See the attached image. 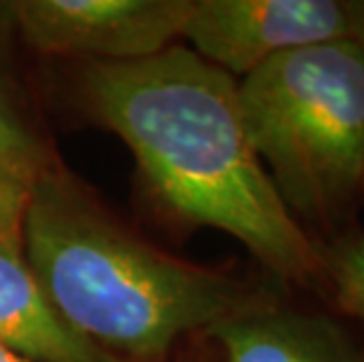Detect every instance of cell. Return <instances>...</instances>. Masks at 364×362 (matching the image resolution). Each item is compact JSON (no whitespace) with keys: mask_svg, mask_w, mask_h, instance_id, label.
I'll use <instances>...</instances> for the list:
<instances>
[{"mask_svg":"<svg viewBox=\"0 0 364 362\" xmlns=\"http://www.w3.org/2000/svg\"><path fill=\"white\" fill-rule=\"evenodd\" d=\"M0 362H28V360H24L21 356H17V353H12L0 346Z\"/></svg>","mask_w":364,"mask_h":362,"instance_id":"cell-12","label":"cell"},{"mask_svg":"<svg viewBox=\"0 0 364 362\" xmlns=\"http://www.w3.org/2000/svg\"><path fill=\"white\" fill-rule=\"evenodd\" d=\"M0 346L28 362H125L68 325L31 268L24 238H0Z\"/></svg>","mask_w":364,"mask_h":362,"instance_id":"cell-7","label":"cell"},{"mask_svg":"<svg viewBox=\"0 0 364 362\" xmlns=\"http://www.w3.org/2000/svg\"><path fill=\"white\" fill-rule=\"evenodd\" d=\"M247 137L294 219L341 233L364 179V52L311 45L237 80Z\"/></svg>","mask_w":364,"mask_h":362,"instance_id":"cell-3","label":"cell"},{"mask_svg":"<svg viewBox=\"0 0 364 362\" xmlns=\"http://www.w3.org/2000/svg\"><path fill=\"white\" fill-rule=\"evenodd\" d=\"M191 50L233 78L311 45L348 41V0H193L183 33Z\"/></svg>","mask_w":364,"mask_h":362,"instance_id":"cell-5","label":"cell"},{"mask_svg":"<svg viewBox=\"0 0 364 362\" xmlns=\"http://www.w3.org/2000/svg\"><path fill=\"white\" fill-rule=\"evenodd\" d=\"M33 181L28 174L0 163V238L21 235Z\"/></svg>","mask_w":364,"mask_h":362,"instance_id":"cell-10","label":"cell"},{"mask_svg":"<svg viewBox=\"0 0 364 362\" xmlns=\"http://www.w3.org/2000/svg\"><path fill=\"white\" fill-rule=\"evenodd\" d=\"M191 7L193 0H19L10 14L38 52L120 64L176 45Z\"/></svg>","mask_w":364,"mask_h":362,"instance_id":"cell-4","label":"cell"},{"mask_svg":"<svg viewBox=\"0 0 364 362\" xmlns=\"http://www.w3.org/2000/svg\"><path fill=\"white\" fill-rule=\"evenodd\" d=\"M21 238L61 318L125 362L165 360L254 297L245 282L129 233L59 163L36 176Z\"/></svg>","mask_w":364,"mask_h":362,"instance_id":"cell-2","label":"cell"},{"mask_svg":"<svg viewBox=\"0 0 364 362\" xmlns=\"http://www.w3.org/2000/svg\"><path fill=\"white\" fill-rule=\"evenodd\" d=\"M350 7V41L364 52V0H348Z\"/></svg>","mask_w":364,"mask_h":362,"instance_id":"cell-11","label":"cell"},{"mask_svg":"<svg viewBox=\"0 0 364 362\" xmlns=\"http://www.w3.org/2000/svg\"><path fill=\"white\" fill-rule=\"evenodd\" d=\"M226 362H364V346L329 313L254 297L205 332Z\"/></svg>","mask_w":364,"mask_h":362,"instance_id":"cell-6","label":"cell"},{"mask_svg":"<svg viewBox=\"0 0 364 362\" xmlns=\"http://www.w3.org/2000/svg\"><path fill=\"white\" fill-rule=\"evenodd\" d=\"M362 193H364V179H362Z\"/></svg>","mask_w":364,"mask_h":362,"instance_id":"cell-13","label":"cell"},{"mask_svg":"<svg viewBox=\"0 0 364 362\" xmlns=\"http://www.w3.org/2000/svg\"><path fill=\"white\" fill-rule=\"evenodd\" d=\"M80 92L134 153L162 212L233 235L282 282H324L320 243L284 207L247 137L233 75L176 43L139 61H90Z\"/></svg>","mask_w":364,"mask_h":362,"instance_id":"cell-1","label":"cell"},{"mask_svg":"<svg viewBox=\"0 0 364 362\" xmlns=\"http://www.w3.org/2000/svg\"><path fill=\"white\" fill-rule=\"evenodd\" d=\"M324 284L334 302L364 332V233H338L320 245ZM364 346V339H362Z\"/></svg>","mask_w":364,"mask_h":362,"instance_id":"cell-9","label":"cell"},{"mask_svg":"<svg viewBox=\"0 0 364 362\" xmlns=\"http://www.w3.org/2000/svg\"><path fill=\"white\" fill-rule=\"evenodd\" d=\"M0 163L19 169L31 179L57 163L3 73H0Z\"/></svg>","mask_w":364,"mask_h":362,"instance_id":"cell-8","label":"cell"}]
</instances>
